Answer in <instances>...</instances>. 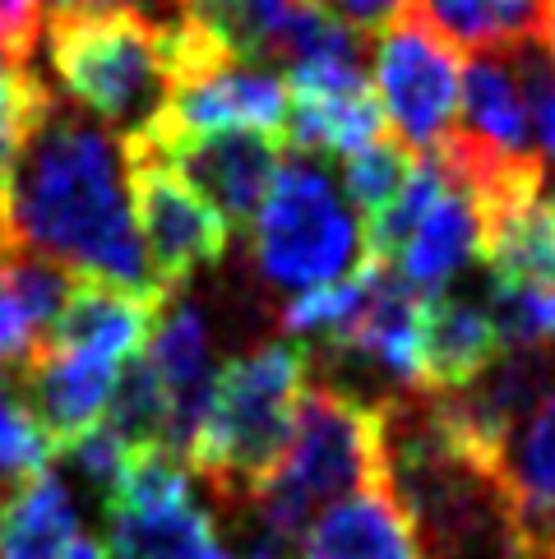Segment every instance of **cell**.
Segmentation results:
<instances>
[{"label": "cell", "instance_id": "32", "mask_svg": "<svg viewBox=\"0 0 555 559\" xmlns=\"http://www.w3.org/2000/svg\"><path fill=\"white\" fill-rule=\"evenodd\" d=\"M66 559H107V550H103V542H88V536H79Z\"/></svg>", "mask_w": 555, "mask_h": 559}, {"label": "cell", "instance_id": "21", "mask_svg": "<svg viewBox=\"0 0 555 559\" xmlns=\"http://www.w3.org/2000/svg\"><path fill=\"white\" fill-rule=\"evenodd\" d=\"M412 14L430 24L449 47L486 56L528 47L538 37L542 0H412Z\"/></svg>", "mask_w": 555, "mask_h": 559}, {"label": "cell", "instance_id": "30", "mask_svg": "<svg viewBox=\"0 0 555 559\" xmlns=\"http://www.w3.org/2000/svg\"><path fill=\"white\" fill-rule=\"evenodd\" d=\"M43 37V0H0V47L14 61H33Z\"/></svg>", "mask_w": 555, "mask_h": 559}, {"label": "cell", "instance_id": "2", "mask_svg": "<svg viewBox=\"0 0 555 559\" xmlns=\"http://www.w3.org/2000/svg\"><path fill=\"white\" fill-rule=\"evenodd\" d=\"M306 384L310 352L302 343L255 347L246 356H232L213 374V393L186 453V467L213 490L227 513L250 509L283 463Z\"/></svg>", "mask_w": 555, "mask_h": 559}, {"label": "cell", "instance_id": "23", "mask_svg": "<svg viewBox=\"0 0 555 559\" xmlns=\"http://www.w3.org/2000/svg\"><path fill=\"white\" fill-rule=\"evenodd\" d=\"M416 157L422 153H412L403 139L380 134L375 144H366L362 153H352L343 163V190H347L352 204L362 209L366 223H375V217L408 190L412 171H416Z\"/></svg>", "mask_w": 555, "mask_h": 559}, {"label": "cell", "instance_id": "11", "mask_svg": "<svg viewBox=\"0 0 555 559\" xmlns=\"http://www.w3.org/2000/svg\"><path fill=\"white\" fill-rule=\"evenodd\" d=\"M163 306H167L163 296L126 292V287H111V283H88L84 277V283H74L70 301L61 306V314H56L47 347L126 366L144 352Z\"/></svg>", "mask_w": 555, "mask_h": 559}, {"label": "cell", "instance_id": "18", "mask_svg": "<svg viewBox=\"0 0 555 559\" xmlns=\"http://www.w3.org/2000/svg\"><path fill=\"white\" fill-rule=\"evenodd\" d=\"M217 546L213 518L194 499L107 504V559H204Z\"/></svg>", "mask_w": 555, "mask_h": 559}, {"label": "cell", "instance_id": "34", "mask_svg": "<svg viewBox=\"0 0 555 559\" xmlns=\"http://www.w3.org/2000/svg\"><path fill=\"white\" fill-rule=\"evenodd\" d=\"M10 490H19V486H10V481H5V476H0V499H5Z\"/></svg>", "mask_w": 555, "mask_h": 559}, {"label": "cell", "instance_id": "8", "mask_svg": "<svg viewBox=\"0 0 555 559\" xmlns=\"http://www.w3.org/2000/svg\"><path fill=\"white\" fill-rule=\"evenodd\" d=\"M121 144H134L153 153L157 163H167L227 227L255 223L278 171H283V148H278L273 134L260 130H209V134L134 130Z\"/></svg>", "mask_w": 555, "mask_h": 559}, {"label": "cell", "instance_id": "13", "mask_svg": "<svg viewBox=\"0 0 555 559\" xmlns=\"http://www.w3.org/2000/svg\"><path fill=\"white\" fill-rule=\"evenodd\" d=\"M74 277L19 246L0 241V366L24 374L47 352L51 324L70 301Z\"/></svg>", "mask_w": 555, "mask_h": 559}, {"label": "cell", "instance_id": "3", "mask_svg": "<svg viewBox=\"0 0 555 559\" xmlns=\"http://www.w3.org/2000/svg\"><path fill=\"white\" fill-rule=\"evenodd\" d=\"M385 481V416L380 397H362L347 384H306L296 407L292 444L269 486L255 495L260 536L302 550L310 523L324 509Z\"/></svg>", "mask_w": 555, "mask_h": 559}, {"label": "cell", "instance_id": "22", "mask_svg": "<svg viewBox=\"0 0 555 559\" xmlns=\"http://www.w3.org/2000/svg\"><path fill=\"white\" fill-rule=\"evenodd\" d=\"M385 264H375V259H362L343 283H329V287H315V292H302V296H287L283 310H278V329H283L287 337H315L320 347H329L333 337H339L356 310L366 306L370 296V283L375 273H380Z\"/></svg>", "mask_w": 555, "mask_h": 559}, {"label": "cell", "instance_id": "27", "mask_svg": "<svg viewBox=\"0 0 555 559\" xmlns=\"http://www.w3.org/2000/svg\"><path fill=\"white\" fill-rule=\"evenodd\" d=\"M519 70L528 84V107H532V134H538L542 153L555 163V61L542 51L532 56L528 47H519Z\"/></svg>", "mask_w": 555, "mask_h": 559}, {"label": "cell", "instance_id": "31", "mask_svg": "<svg viewBox=\"0 0 555 559\" xmlns=\"http://www.w3.org/2000/svg\"><path fill=\"white\" fill-rule=\"evenodd\" d=\"M538 43L555 61V0H542V19H538Z\"/></svg>", "mask_w": 555, "mask_h": 559}, {"label": "cell", "instance_id": "9", "mask_svg": "<svg viewBox=\"0 0 555 559\" xmlns=\"http://www.w3.org/2000/svg\"><path fill=\"white\" fill-rule=\"evenodd\" d=\"M116 379H121V366L97 361V356L47 347L37 361L24 366V374L14 379V397L37 421V430L51 439V449L61 453V449L79 444L88 430L103 426L111 393H116Z\"/></svg>", "mask_w": 555, "mask_h": 559}, {"label": "cell", "instance_id": "7", "mask_svg": "<svg viewBox=\"0 0 555 559\" xmlns=\"http://www.w3.org/2000/svg\"><path fill=\"white\" fill-rule=\"evenodd\" d=\"M121 157H126L130 209L149 273L167 296H176L200 269L223 264L232 246V227L153 153L121 144Z\"/></svg>", "mask_w": 555, "mask_h": 559}, {"label": "cell", "instance_id": "6", "mask_svg": "<svg viewBox=\"0 0 555 559\" xmlns=\"http://www.w3.org/2000/svg\"><path fill=\"white\" fill-rule=\"evenodd\" d=\"M463 51L449 47L412 10L380 33L375 47V103L412 153H435L459 130Z\"/></svg>", "mask_w": 555, "mask_h": 559}, {"label": "cell", "instance_id": "12", "mask_svg": "<svg viewBox=\"0 0 555 559\" xmlns=\"http://www.w3.org/2000/svg\"><path fill=\"white\" fill-rule=\"evenodd\" d=\"M459 134L491 157H542L532 148V107L519 70V51H486L463 66Z\"/></svg>", "mask_w": 555, "mask_h": 559}, {"label": "cell", "instance_id": "15", "mask_svg": "<svg viewBox=\"0 0 555 559\" xmlns=\"http://www.w3.org/2000/svg\"><path fill=\"white\" fill-rule=\"evenodd\" d=\"M302 559H422V546L389 481H380L315 518Z\"/></svg>", "mask_w": 555, "mask_h": 559}, {"label": "cell", "instance_id": "10", "mask_svg": "<svg viewBox=\"0 0 555 559\" xmlns=\"http://www.w3.org/2000/svg\"><path fill=\"white\" fill-rule=\"evenodd\" d=\"M144 361L167 393V416H172L167 453L186 463V453L194 444V430H200V421H204L209 393H213V337H209L204 310L181 301L167 314H157V324H153L149 343H144Z\"/></svg>", "mask_w": 555, "mask_h": 559}, {"label": "cell", "instance_id": "26", "mask_svg": "<svg viewBox=\"0 0 555 559\" xmlns=\"http://www.w3.org/2000/svg\"><path fill=\"white\" fill-rule=\"evenodd\" d=\"M66 453H70V463H74V472H79V481L107 499L116 486H121V476L130 472V463H134L139 449H130L126 439L103 421L97 430H88L84 439H79V444H70Z\"/></svg>", "mask_w": 555, "mask_h": 559}, {"label": "cell", "instance_id": "5", "mask_svg": "<svg viewBox=\"0 0 555 559\" xmlns=\"http://www.w3.org/2000/svg\"><path fill=\"white\" fill-rule=\"evenodd\" d=\"M362 227L347 209L329 171L310 157H292L255 213L250 227V264L269 292H315L362 264Z\"/></svg>", "mask_w": 555, "mask_h": 559}, {"label": "cell", "instance_id": "14", "mask_svg": "<svg viewBox=\"0 0 555 559\" xmlns=\"http://www.w3.org/2000/svg\"><path fill=\"white\" fill-rule=\"evenodd\" d=\"M500 337L482 306L463 296H430L422 310V393H463L500 361Z\"/></svg>", "mask_w": 555, "mask_h": 559}, {"label": "cell", "instance_id": "24", "mask_svg": "<svg viewBox=\"0 0 555 559\" xmlns=\"http://www.w3.org/2000/svg\"><path fill=\"white\" fill-rule=\"evenodd\" d=\"M51 97V84L33 70V61H14L10 51H0V194L10 186L19 148H24L33 126L43 121Z\"/></svg>", "mask_w": 555, "mask_h": 559}, {"label": "cell", "instance_id": "17", "mask_svg": "<svg viewBox=\"0 0 555 559\" xmlns=\"http://www.w3.org/2000/svg\"><path fill=\"white\" fill-rule=\"evenodd\" d=\"M385 134V111L375 103L370 84L347 88H306L287 93V126L283 139L296 148V157H333V153H362L366 144Z\"/></svg>", "mask_w": 555, "mask_h": 559}, {"label": "cell", "instance_id": "33", "mask_svg": "<svg viewBox=\"0 0 555 559\" xmlns=\"http://www.w3.org/2000/svg\"><path fill=\"white\" fill-rule=\"evenodd\" d=\"M204 559H232V555H227V550H223V546H213V550H209V555H204Z\"/></svg>", "mask_w": 555, "mask_h": 559}, {"label": "cell", "instance_id": "19", "mask_svg": "<svg viewBox=\"0 0 555 559\" xmlns=\"http://www.w3.org/2000/svg\"><path fill=\"white\" fill-rule=\"evenodd\" d=\"M79 542V509L56 472L28 476L0 499V559H66Z\"/></svg>", "mask_w": 555, "mask_h": 559}, {"label": "cell", "instance_id": "16", "mask_svg": "<svg viewBox=\"0 0 555 559\" xmlns=\"http://www.w3.org/2000/svg\"><path fill=\"white\" fill-rule=\"evenodd\" d=\"M482 236H486V223H482L477 199L449 176L445 194L435 199V209L422 217V227L408 236V246L399 250L393 264H399V277L412 292H435V287L453 283V277L482 254Z\"/></svg>", "mask_w": 555, "mask_h": 559}, {"label": "cell", "instance_id": "1", "mask_svg": "<svg viewBox=\"0 0 555 559\" xmlns=\"http://www.w3.org/2000/svg\"><path fill=\"white\" fill-rule=\"evenodd\" d=\"M0 241L66 273H84L88 283L172 301L153 283L139 246L121 139L61 97H51L19 148L0 194Z\"/></svg>", "mask_w": 555, "mask_h": 559}, {"label": "cell", "instance_id": "28", "mask_svg": "<svg viewBox=\"0 0 555 559\" xmlns=\"http://www.w3.org/2000/svg\"><path fill=\"white\" fill-rule=\"evenodd\" d=\"M93 14H134L149 24H181V0H43V19H93Z\"/></svg>", "mask_w": 555, "mask_h": 559}, {"label": "cell", "instance_id": "25", "mask_svg": "<svg viewBox=\"0 0 555 559\" xmlns=\"http://www.w3.org/2000/svg\"><path fill=\"white\" fill-rule=\"evenodd\" d=\"M486 314L505 352L555 347V287L538 283H491Z\"/></svg>", "mask_w": 555, "mask_h": 559}, {"label": "cell", "instance_id": "4", "mask_svg": "<svg viewBox=\"0 0 555 559\" xmlns=\"http://www.w3.org/2000/svg\"><path fill=\"white\" fill-rule=\"evenodd\" d=\"M51 74L70 103L97 126L126 134L144 130L163 111L167 79V28L134 14L93 19H43Z\"/></svg>", "mask_w": 555, "mask_h": 559}, {"label": "cell", "instance_id": "29", "mask_svg": "<svg viewBox=\"0 0 555 559\" xmlns=\"http://www.w3.org/2000/svg\"><path fill=\"white\" fill-rule=\"evenodd\" d=\"M306 5H315L320 14L339 19L343 28L366 37V33H385V28L399 24V19L412 10V0H306Z\"/></svg>", "mask_w": 555, "mask_h": 559}, {"label": "cell", "instance_id": "20", "mask_svg": "<svg viewBox=\"0 0 555 559\" xmlns=\"http://www.w3.org/2000/svg\"><path fill=\"white\" fill-rule=\"evenodd\" d=\"M482 259L495 283L555 287V194L538 190L523 204L495 213L482 236Z\"/></svg>", "mask_w": 555, "mask_h": 559}]
</instances>
